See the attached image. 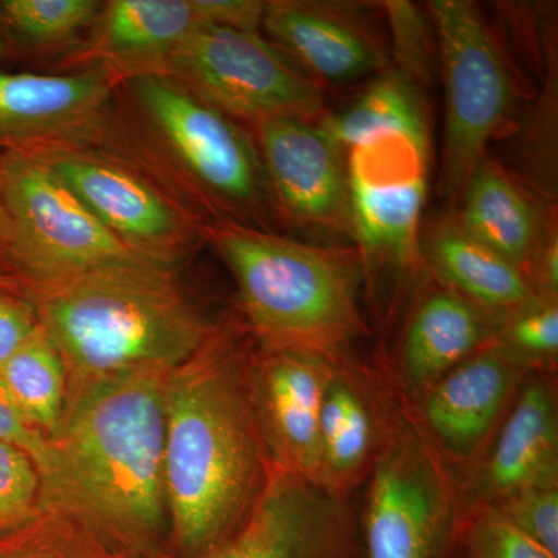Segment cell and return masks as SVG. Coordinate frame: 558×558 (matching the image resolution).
Returning a JSON list of instances; mask_svg holds the SVG:
<instances>
[{"label": "cell", "mask_w": 558, "mask_h": 558, "mask_svg": "<svg viewBox=\"0 0 558 558\" xmlns=\"http://www.w3.org/2000/svg\"><path fill=\"white\" fill-rule=\"evenodd\" d=\"M140 373L68 396L27 529L80 558H145L170 538L165 384Z\"/></svg>", "instance_id": "6da1fadb"}, {"label": "cell", "mask_w": 558, "mask_h": 558, "mask_svg": "<svg viewBox=\"0 0 558 558\" xmlns=\"http://www.w3.org/2000/svg\"><path fill=\"white\" fill-rule=\"evenodd\" d=\"M253 349L215 328L165 384V490L172 554L222 542L256 505L271 462L252 395Z\"/></svg>", "instance_id": "7a4b0ae2"}, {"label": "cell", "mask_w": 558, "mask_h": 558, "mask_svg": "<svg viewBox=\"0 0 558 558\" xmlns=\"http://www.w3.org/2000/svg\"><path fill=\"white\" fill-rule=\"evenodd\" d=\"M68 371V396L98 381L170 373L211 336L175 266L140 264L25 288Z\"/></svg>", "instance_id": "3957f363"}, {"label": "cell", "mask_w": 558, "mask_h": 558, "mask_svg": "<svg viewBox=\"0 0 558 558\" xmlns=\"http://www.w3.org/2000/svg\"><path fill=\"white\" fill-rule=\"evenodd\" d=\"M229 267L259 348L306 349L330 359L365 333L360 269L351 253L279 236L236 220L205 230Z\"/></svg>", "instance_id": "277c9868"}, {"label": "cell", "mask_w": 558, "mask_h": 558, "mask_svg": "<svg viewBox=\"0 0 558 558\" xmlns=\"http://www.w3.org/2000/svg\"><path fill=\"white\" fill-rule=\"evenodd\" d=\"M0 201L10 229L7 260L25 288L113 267L163 264L110 233L39 154L0 157Z\"/></svg>", "instance_id": "5b68a950"}, {"label": "cell", "mask_w": 558, "mask_h": 558, "mask_svg": "<svg viewBox=\"0 0 558 558\" xmlns=\"http://www.w3.org/2000/svg\"><path fill=\"white\" fill-rule=\"evenodd\" d=\"M428 11L446 92L440 183L446 199L457 205L488 143L513 112L519 89L497 35L475 3L433 0Z\"/></svg>", "instance_id": "8992f818"}, {"label": "cell", "mask_w": 558, "mask_h": 558, "mask_svg": "<svg viewBox=\"0 0 558 558\" xmlns=\"http://www.w3.org/2000/svg\"><path fill=\"white\" fill-rule=\"evenodd\" d=\"M174 80L230 119L295 117L319 123L325 87L259 32L201 25L156 73Z\"/></svg>", "instance_id": "52a82bcc"}, {"label": "cell", "mask_w": 558, "mask_h": 558, "mask_svg": "<svg viewBox=\"0 0 558 558\" xmlns=\"http://www.w3.org/2000/svg\"><path fill=\"white\" fill-rule=\"evenodd\" d=\"M458 532L453 483L442 462L413 425L399 422L371 476L363 558H446Z\"/></svg>", "instance_id": "ba28073f"}, {"label": "cell", "mask_w": 558, "mask_h": 558, "mask_svg": "<svg viewBox=\"0 0 558 558\" xmlns=\"http://www.w3.org/2000/svg\"><path fill=\"white\" fill-rule=\"evenodd\" d=\"M157 137L208 196L238 216H258L271 199L258 149L236 121L161 75L128 78Z\"/></svg>", "instance_id": "9c48e42d"}, {"label": "cell", "mask_w": 558, "mask_h": 558, "mask_svg": "<svg viewBox=\"0 0 558 558\" xmlns=\"http://www.w3.org/2000/svg\"><path fill=\"white\" fill-rule=\"evenodd\" d=\"M428 149V137L389 132L347 150L352 236L363 255L413 259L427 201Z\"/></svg>", "instance_id": "30bf717a"}, {"label": "cell", "mask_w": 558, "mask_h": 558, "mask_svg": "<svg viewBox=\"0 0 558 558\" xmlns=\"http://www.w3.org/2000/svg\"><path fill=\"white\" fill-rule=\"evenodd\" d=\"M145 558H363L354 510L343 495L274 469L240 526L197 556Z\"/></svg>", "instance_id": "8fae6325"}, {"label": "cell", "mask_w": 558, "mask_h": 558, "mask_svg": "<svg viewBox=\"0 0 558 558\" xmlns=\"http://www.w3.org/2000/svg\"><path fill=\"white\" fill-rule=\"evenodd\" d=\"M39 156L110 233L140 255L175 266L189 252L194 238L189 215L137 168L86 146Z\"/></svg>", "instance_id": "7c38bea8"}, {"label": "cell", "mask_w": 558, "mask_h": 558, "mask_svg": "<svg viewBox=\"0 0 558 558\" xmlns=\"http://www.w3.org/2000/svg\"><path fill=\"white\" fill-rule=\"evenodd\" d=\"M340 360L306 349L253 351L252 395L271 468L319 486V414Z\"/></svg>", "instance_id": "4fadbf2b"}, {"label": "cell", "mask_w": 558, "mask_h": 558, "mask_svg": "<svg viewBox=\"0 0 558 558\" xmlns=\"http://www.w3.org/2000/svg\"><path fill=\"white\" fill-rule=\"evenodd\" d=\"M271 201L292 222L351 233L347 154L318 123L277 117L253 123Z\"/></svg>", "instance_id": "5bb4252c"}, {"label": "cell", "mask_w": 558, "mask_h": 558, "mask_svg": "<svg viewBox=\"0 0 558 558\" xmlns=\"http://www.w3.org/2000/svg\"><path fill=\"white\" fill-rule=\"evenodd\" d=\"M116 78L0 72V157L89 145L108 119Z\"/></svg>", "instance_id": "9a60e30c"}, {"label": "cell", "mask_w": 558, "mask_h": 558, "mask_svg": "<svg viewBox=\"0 0 558 558\" xmlns=\"http://www.w3.org/2000/svg\"><path fill=\"white\" fill-rule=\"evenodd\" d=\"M263 27L322 86L355 83L387 65L384 44L354 5L271 0Z\"/></svg>", "instance_id": "2e32d148"}, {"label": "cell", "mask_w": 558, "mask_h": 558, "mask_svg": "<svg viewBox=\"0 0 558 558\" xmlns=\"http://www.w3.org/2000/svg\"><path fill=\"white\" fill-rule=\"evenodd\" d=\"M526 366L490 344L422 389L425 424L449 453L470 457L497 424Z\"/></svg>", "instance_id": "e0dca14e"}, {"label": "cell", "mask_w": 558, "mask_h": 558, "mask_svg": "<svg viewBox=\"0 0 558 558\" xmlns=\"http://www.w3.org/2000/svg\"><path fill=\"white\" fill-rule=\"evenodd\" d=\"M556 395L548 381H529L510 410L478 484L481 505H497L531 488H558Z\"/></svg>", "instance_id": "ac0fdd59"}, {"label": "cell", "mask_w": 558, "mask_h": 558, "mask_svg": "<svg viewBox=\"0 0 558 558\" xmlns=\"http://www.w3.org/2000/svg\"><path fill=\"white\" fill-rule=\"evenodd\" d=\"M421 245L446 289L478 307L497 326L542 301L519 267L465 233L454 216L433 223Z\"/></svg>", "instance_id": "d6986e66"}, {"label": "cell", "mask_w": 558, "mask_h": 558, "mask_svg": "<svg viewBox=\"0 0 558 558\" xmlns=\"http://www.w3.org/2000/svg\"><path fill=\"white\" fill-rule=\"evenodd\" d=\"M457 205L459 227L531 281L532 263L549 223L520 180L486 156L470 174Z\"/></svg>", "instance_id": "ffe728a7"}, {"label": "cell", "mask_w": 558, "mask_h": 558, "mask_svg": "<svg viewBox=\"0 0 558 558\" xmlns=\"http://www.w3.org/2000/svg\"><path fill=\"white\" fill-rule=\"evenodd\" d=\"M98 17L86 58L124 80L156 73L201 27L191 0H112Z\"/></svg>", "instance_id": "44dd1931"}, {"label": "cell", "mask_w": 558, "mask_h": 558, "mask_svg": "<svg viewBox=\"0 0 558 558\" xmlns=\"http://www.w3.org/2000/svg\"><path fill=\"white\" fill-rule=\"evenodd\" d=\"M497 323L449 289L418 304L407 326L400 368L410 387L422 391L495 340Z\"/></svg>", "instance_id": "7402d4cb"}, {"label": "cell", "mask_w": 558, "mask_h": 558, "mask_svg": "<svg viewBox=\"0 0 558 558\" xmlns=\"http://www.w3.org/2000/svg\"><path fill=\"white\" fill-rule=\"evenodd\" d=\"M373 411L354 380L337 369L319 414V486L343 495L374 449Z\"/></svg>", "instance_id": "603a6c76"}, {"label": "cell", "mask_w": 558, "mask_h": 558, "mask_svg": "<svg viewBox=\"0 0 558 558\" xmlns=\"http://www.w3.org/2000/svg\"><path fill=\"white\" fill-rule=\"evenodd\" d=\"M322 130L347 154L365 140L389 132L428 137L425 110L417 86L398 70L385 73L365 94L337 113H326Z\"/></svg>", "instance_id": "cb8c5ba5"}, {"label": "cell", "mask_w": 558, "mask_h": 558, "mask_svg": "<svg viewBox=\"0 0 558 558\" xmlns=\"http://www.w3.org/2000/svg\"><path fill=\"white\" fill-rule=\"evenodd\" d=\"M0 384L33 428L49 439L57 433L68 405V371L40 325L0 366Z\"/></svg>", "instance_id": "d4e9b609"}, {"label": "cell", "mask_w": 558, "mask_h": 558, "mask_svg": "<svg viewBox=\"0 0 558 558\" xmlns=\"http://www.w3.org/2000/svg\"><path fill=\"white\" fill-rule=\"evenodd\" d=\"M97 0H3L2 20L21 38L53 46L75 38L100 16Z\"/></svg>", "instance_id": "484cf974"}, {"label": "cell", "mask_w": 558, "mask_h": 558, "mask_svg": "<svg viewBox=\"0 0 558 558\" xmlns=\"http://www.w3.org/2000/svg\"><path fill=\"white\" fill-rule=\"evenodd\" d=\"M40 499L38 465L27 451L0 440V538L36 519Z\"/></svg>", "instance_id": "4316f807"}, {"label": "cell", "mask_w": 558, "mask_h": 558, "mask_svg": "<svg viewBox=\"0 0 558 558\" xmlns=\"http://www.w3.org/2000/svg\"><path fill=\"white\" fill-rule=\"evenodd\" d=\"M494 341L526 368L553 362L558 354L557 301H539L499 323Z\"/></svg>", "instance_id": "83f0119b"}, {"label": "cell", "mask_w": 558, "mask_h": 558, "mask_svg": "<svg viewBox=\"0 0 558 558\" xmlns=\"http://www.w3.org/2000/svg\"><path fill=\"white\" fill-rule=\"evenodd\" d=\"M469 558H557L529 538L494 505H478L462 529Z\"/></svg>", "instance_id": "f1b7e54d"}, {"label": "cell", "mask_w": 558, "mask_h": 558, "mask_svg": "<svg viewBox=\"0 0 558 558\" xmlns=\"http://www.w3.org/2000/svg\"><path fill=\"white\" fill-rule=\"evenodd\" d=\"M494 506L529 538L558 558V488H531Z\"/></svg>", "instance_id": "f546056e"}, {"label": "cell", "mask_w": 558, "mask_h": 558, "mask_svg": "<svg viewBox=\"0 0 558 558\" xmlns=\"http://www.w3.org/2000/svg\"><path fill=\"white\" fill-rule=\"evenodd\" d=\"M395 40L396 60L400 75L414 86L428 80L429 50L424 22L417 10L409 2H385Z\"/></svg>", "instance_id": "4dcf8cb0"}, {"label": "cell", "mask_w": 558, "mask_h": 558, "mask_svg": "<svg viewBox=\"0 0 558 558\" xmlns=\"http://www.w3.org/2000/svg\"><path fill=\"white\" fill-rule=\"evenodd\" d=\"M38 329V315L27 296L0 292V366L20 351Z\"/></svg>", "instance_id": "1f68e13d"}, {"label": "cell", "mask_w": 558, "mask_h": 558, "mask_svg": "<svg viewBox=\"0 0 558 558\" xmlns=\"http://www.w3.org/2000/svg\"><path fill=\"white\" fill-rule=\"evenodd\" d=\"M201 25L259 32L267 2L263 0H191Z\"/></svg>", "instance_id": "d6a6232c"}, {"label": "cell", "mask_w": 558, "mask_h": 558, "mask_svg": "<svg viewBox=\"0 0 558 558\" xmlns=\"http://www.w3.org/2000/svg\"><path fill=\"white\" fill-rule=\"evenodd\" d=\"M0 440L27 451L38 465L39 475L49 464V438L33 428L31 422L22 416L2 384H0Z\"/></svg>", "instance_id": "836d02e7"}, {"label": "cell", "mask_w": 558, "mask_h": 558, "mask_svg": "<svg viewBox=\"0 0 558 558\" xmlns=\"http://www.w3.org/2000/svg\"><path fill=\"white\" fill-rule=\"evenodd\" d=\"M0 558H76L68 550L54 548L24 534L0 538Z\"/></svg>", "instance_id": "e575fe53"}, {"label": "cell", "mask_w": 558, "mask_h": 558, "mask_svg": "<svg viewBox=\"0 0 558 558\" xmlns=\"http://www.w3.org/2000/svg\"><path fill=\"white\" fill-rule=\"evenodd\" d=\"M9 219H7L5 209H3L2 201H0V263L9 264L7 260V252H9Z\"/></svg>", "instance_id": "d590c367"}, {"label": "cell", "mask_w": 558, "mask_h": 558, "mask_svg": "<svg viewBox=\"0 0 558 558\" xmlns=\"http://www.w3.org/2000/svg\"><path fill=\"white\" fill-rule=\"evenodd\" d=\"M21 288V281L14 275L2 274L0 271V292H17Z\"/></svg>", "instance_id": "8d00e7d4"}, {"label": "cell", "mask_w": 558, "mask_h": 558, "mask_svg": "<svg viewBox=\"0 0 558 558\" xmlns=\"http://www.w3.org/2000/svg\"><path fill=\"white\" fill-rule=\"evenodd\" d=\"M3 51V38H2V32H0V54H2Z\"/></svg>", "instance_id": "74e56055"}]
</instances>
